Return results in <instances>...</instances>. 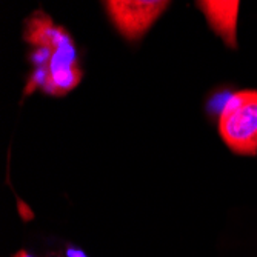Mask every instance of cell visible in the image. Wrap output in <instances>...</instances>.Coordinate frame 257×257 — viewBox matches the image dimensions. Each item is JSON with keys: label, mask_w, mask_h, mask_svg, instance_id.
Returning <instances> with one entry per match:
<instances>
[{"label": "cell", "mask_w": 257, "mask_h": 257, "mask_svg": "<svg viewBox=\"0 0 257 257\" xmlns=\"http://www.w3.org/2000/svg\"><path fill=\"white\" fill-rule=\"evenodd\" d=\"M82 79V69L77 63V53L74 42L65 43L53 51L48 77L43 85L45 92L53 96H63L74 89Z\"/></svg>", "instance_id": "cell-3"}, {"label": "cell", "mask_w": 257, "mask_h": 257, "mask_svg": "<svg viewBox=\"0 0 257 257\" xmlns=\"http://www.w3.org/2000/svg\"><path fill=\"white\" fill-rule=\"evenodd\" d=\"M65 257H88L82 249H77V248H68L66 252H65Z\"/></svg>", "instance_id": "cell-6"}, {"label": "cell", "mask_w": 257, "mask_h": 257, "mask_svg": "<svg viewBox=\"0 0 257 257\" xmlns=\"http://www.w3.org/2000/svg\"><path fill=\"white\" fill-rule=\"evenodd\" d=\"M197 5L203 11L209 27L226 43V46L236 48L239 14L237 0H232V2H226V0H206V2H197Z\"/></svg>", "instance_id": "cell-4"}, {"label": "cell", "mask_w": 257, "mask_h": 257, "mask_svg": "<svg viewBox=\"0 0 257 257\" xmlns=\"http://www.w3.org/2000/svg\"><path fill=\"white\" fill-rule=\"evenodd\" d=\"M14 257H34V255H31V254H28L27 251H19Z\"/></svg>", "instance_id": "cell-7"}, {"label": "cell", "mask_w": 257, "mask_h": 257, "mask_svg": "<svg viewBox=\"0 0 257 257\" xmlns=\"http://www.w3.org/2000/svg\"><path fill=\"white\" fill-rule=\"evenodd\" d=\"M167 0H109L105 2L111 22L128 40L142 37L168 8Z\"/></svg>", "instance_id": "cell-2"}, {"label": "cell", "mask_w": 257, "mask_h": 257, "mask_svg": "<svg viewBox=\"0 0 257 257\" xmlns=\"http://www.w3.org/2000/svg\"><path fill=\"white\" fill-rule=\"evenodd\" d=\"M219 133L236 154L257 153V91H237L226 100L219 117Z\"/></svg>", "instance_id": "cell-1"}, {"label": "cell", "mask_w": 257, "mask_h": 257, "mask_svg": "<svg viewBox=\"0 0 257 257\" xmlns=\"http://www.w3.org/2000/svg\"><path fill=\"white\" fill-rule=\"evenodd\" d=\"M23 39L36 48H50L53 51L65 43L73 42L71 36L63 28L56 27L53 20L42 13H36L28 19Z\"/></svg>", "instance_id": "cell-5"}]
</instances>
